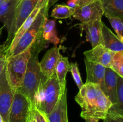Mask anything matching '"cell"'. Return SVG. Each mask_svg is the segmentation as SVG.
I'll use <instances>...</instances> for the list:
<instances>
[{
  "label": "cell",
  "instance_id": "1",
  "mask_svg": "<svg viewBox=\"0 0 123 122\" xmlns=\"http://www.w3.org/2000/svg\"><path fill=\"white\" fill-rule=\"evenodd\" d=\"M75 100L82 108L80 116L103 120L112 104L99 86L85 83L75 96Z\"/></svg>",
  "mask_w": 123,
  "mask_h": 122
},
{
  "label": "cell",
  "instance_id": "2",
  "mask_svg": "<svg viewBox=\"0 0 123 122\" xmlns=\"http://www.w3.org/2000/svg\"><path fill=\"white\" fill-rule=\"evenodd\" d=\"M64 92L61 90L56 73L49 78L42 75L34 97V107L44 114H48L52 111Z\"/></svg>",
  "mask_w": 123,
  "mask_h": 122
},
{
  "label": "cell",
  "instance_id": "3",
  "mask_svg": "<svg viewBox=\"0 0 123 122\" xmlns=\"http://www.w3.org/2000/svg\"><path fill=\"white\" fill-rule=\"evenodd\" d=\"M30 56L31 52L29 47L19 55L7 57L6 75L9 84L14 92L18 91L21 87Z\"/></svg>",
  "mask_w": 123,
  "mask_h": 122
},
{
  "label": "cell",
  "instance_id": "4",
  "mask_svg": "<svg viewBox=\"0 0 123 122\" xmlns=\"http://www.w3.org/2000/svg\"><path fill=\"white\" fill-rule=\"evenodd\" d=\"M38 56V54L37 53L31 52L22 83L18 90L27 97L34 106L35 95L43 75L40 71Z\"/></svg>",
  "mask_w": 123,
  "mask_h": 122
},
{
  "label": "cell",
  "instance_id": "5",
  "mask_svg": "<svg viewBox=\"0 0 123 122\" xmlns=\"http://www.w3.org/2000/svg\"><path fill=\"white\" fill-rule=\"evenodd\" d=\"M48 6L40 9L32 23L20 37L12 51L7 54V57L19 55L31 47L37 34L42 29L44 19L48 17Z\"/></svg>",
  "mask_w": 123,
  "mask_h": 122
},
{
  "label": "cell",
  "instance_id": "6",
  "mask_svg": "<svg viewBox=\"0 0 123 122\" xmlns=\"http://www.w3.org/2000/svg\"><path fill=\"white\" fill-rule=\"evenodd\" d=\"M37 1L38 0H20L16 6L8 24L6 26L8 35L4 44L8 48L16 32L36 8Z\"/></svg>",
  "mask_w": 123,
  "mask_h": 122
},
{
  "label": "cell",
  "instance_id": "7",
  "mask_svg": "<svg viewBox=\"0 0 123 122\" xmlns=\"http://www.w3.org/2000/svg\"><path fill=\"white\" fill-rule=\"evenodd\" d=\"M34 106L30 99L19 91L14 93L8 122H30Z\"/></svg>",
  "mask_w": 123,
  "mask_h": 122
},
{
  "label": "cell",
  "instance_id": "8",
  "mask_svg": "<svg viewBox=\"0 0 123 122\" xmlns=\"http://www.w3.org/2000/svg\"><path fill=\"white\" fill-rule=\"evenodd\" d=\"M14 93V90L7 80L5 66L0 76V114L4 122H8V116Z\"/></svg>",
  "mask_w": 123,
  "mask_h": 122
},
{
  "label": "cell",
  "instance_id": "9",
  "mask_svg": "<svg viewBox=\"0 0 123 122\" xmlns=\"http://www.w3.org/2000/svg\"><path fill=\"white\" fill-rule=\"evenodd\" d=\"M104 14L103 6L100 0L76 8L73 17L82 23H88L95 20H102Z\"/></svg>",
  "mask_w": 123,
  "mask_h": 122
},
{
  "label": "cell",
  "instance_id": "10",
  "mask_svg": "<svg viewBox=\"0 0 123 122\" xmlns=\"http://www.w3.org/2000/svg\"><path fill=\"white\" fill-rule=\"evenodd\" d=\"M60 47L56 46L49 49L39 62L41 73L45 78L50 77L55 72L56 65L62 56L60 53Z\"/></svg>",
  "mask_w": 123,
  "mask_h": 122
},
{
  "label": "cell",
  "instance_id": "11",
  "mask_svg": "<svg viewBox=\"0 0 123 122\" xmlns=\"http://www.w3.org/2000/svg\"><path fill=\"white\" fill-rule=\"evenodd\" d=\"M114 53L100 44L91 50L85 51L84 55L85 59L87 61L100 64L105 68H111L112 57Z\"/></svg>",
  "mask_w": 123,
  "mask_h": 122
},
{
  "label": "cell",
  "instance_id": "12",
  "mask_svg": "<svg viewBox=\"0 0 123 122\" xmlns=\"http://www.w3.org/2000/svg\"><path fill=\"white\" fill-rule=\"evenodd\" d=\"M84 61L87 75L86 83L97 84L103 92L105 89L106 68L102 65L90 62L85 59Z\"/></svg>",
  "mask_w": 123,
  "mask_h": 122
},
{
  "label": "cell",
  "instance_id": "13",
  "mask_svg": "<svg viewBox=\"0 0 123 122\" xmlns=\"http://www.w3.org/2000/svg\"><path fill=\"white\" fill-rule=\"evenodd\" d=\"M102 20H95L88 23H82L79 25L80 29L86 32V39L90 42L92 48L102 44Z\"/></svg>",
  "mask_w": 123,
  "mask_h": 122
},
{
  "label": "cell",
  "instance_id": "14",
  "mask_svg": "<svg viewBox=\"0 0 123 122\" xmlns=\"http://www.w3.org/2000/svg\"><path fill=\"white\" fill-rule=\"evenodd\" d=\"M46 116L48 122H68L67 117V90L59 99L52 111L46 115Z\"/></svg>",
  "mask_w": 123,
  "mask_h": 122
},
{
  "label": "cell",
  "instance_id": "15",
  "mask_svg": "<svg viewBox=\"0 0 123 122\" xmlns=\"http://www.w3.org/2000/svg\"><path fill=\"white\" fill-rule=\"evenodd\" d=\"M118 75L111 68H106L103 93L114 104L117 102V78Z\"/></svg>",
  "mask_w": 123,
  "mask_h": 122
},
{
  "label": "cell",
  "instance_id": "16",
  "mask_svg": "<svg viewBox=\"0 0 123 122\" xmlns=\"http://www.w3.org/2000/svg\"><path fill=\"white\" fill-rule=\"evenodd\" d=\"M102 44L106 49L112 52L123 51V42L103 23L102 28Z\"/></svg>",
  "mask_w": 123,
  "mask_h": 122
},
{
  "label": "cell",
  "instance_id": "17",
  "mask_svg": "<svg viewBox=\"0 0 123 122\" xmlns=\"http://www.w3.org/2000/svg\"><path fill=\"white\" fill-rule=\"evenodd\" d=\"M70 63H69L68 58L61 56L56 65L55 73L62 92L66 90V75L70 71Z\"/></svg>",
  "mask_w": 123,
  "mask_h": 122
},
{
  "label": "cell",
  "instance_id": "18",
  "mask_svg": "<svg viewBox=\"0 0 123 122\" xmlns=\"http://www.w3.org/2000/svg\"><path fill=\"white\" fill-rule=\"evenodd\" d=\"M56 23L54 20H49L48 17H45L42 27V35L46 41L53 43L56 46L60 43V39L57 35Z\"/></svg>",
  "mask_w": 123,
  "mask_h": 122
},
{
  "label": "cell",
  "instance_id": "19",
  "mask_svg": "<svg viewBox=\"0 0 123 122\" xmlns=\"http://www.w3.org/2000/svg\"><path fill=\"white\" fill-rule=\"evenodd\" d=\"M20 0H0V20L6 26Z\"/></svg>",
  "mask_w": 123,
  "mask_h": 122
},
{
  "label": "cell",
  "instance_id": "20",
  "mask_svg": "<svg viewBox=\"0 0 123 122\" xmlns=\"http://www.w3.org/2000/svg\"><path fill=\"white\" fill-rule=\"evenodd\" d=\"M102 2L104 14L123 19V0H100Z\"/></svg>",
  "mask_w": 123,
  "mask_h": 122
},
{
  "label": "cell",
  "instance_id": "21",
  "mask_svg": "<svg viewBox=\"0 0 123 122\" xmlns=\"http://www.w3.org/2000/svg\"><path fill=\"white\" fill-rule=\"evenodd\" d=\"M39 10L40 9H38V8H35V9L32 11V13L30 14V15L28 17L27 19L24 21V22L23 23L22 25L20 26V27L19 28V29L17 31V32H16V33L14 34V37H13L10 44V46L9 47H8L7 53H10L12 51V50L13 49L14 45L16 44V43H18V41L19 40L20 37L22 36V35L24 34V33L27 31L28 29L30 28V26H31V24L32 23V22H33L34 20L36 17L37 16Z\"/></svg>",
  "mask_w": 123,
  "mask_h": 122
},
{
  "label": "cell",
  "instance_id": "22",
  "mask_svg": "<svg viewBox=\"0 0 123 122\" xmlns=\"http://www.w3.org/2000/svg\"><path fill=\"white\" fill-rule=\"evenodd\" d=\"M108 112L123 116V78L119 75L117 78V102L112 105Z\"/></svg>",
  "mask_w": 123,
  "mask_h": 122
},
{
  "label": "cell",
  "instance_id": "23",
  "mask_svg": "<svg viewBox=\"0 0 123 122\" xmlns=\"http://www.w3.org/2000/svg\"><path fill=\"white\" fill-rule=\"evenodd\" d=\"M75 9L67 5L57 4L55 6L51 13V16L55 19H64L70 17L73 15Z\"/></svg>",
  "mask_w": 123,
  "mask_h": 122
},
{
  "label": "cell",
  "instance_id": "24",
  "mask_svg": "<svg viewBox=\"0 0 123 122\" xmlns=\"http://www.w3.org/2000/svg\"><path fill=\"white\" fill-rule=\"evenodd\" d=\"M111 69L123 77V51L114 52L112 57Z\"/></svg>",
  "mask_w": 123,
  "mask_h": 122
},
{
  "label": "cell",
  "instance_id": "25",
  "mask_svg": "<svg viewBox=\"0 0 123 122\" xmlns=\"http://www.w3.org/2000/svg\"><path fill=\"white\" fill-rule=\"evenodd\" d=\"M105 16L110 22L111 25L116 32L117 36L123 42V19L119 17L113 16L109 14H105Z\"/></svg>",
  "mask_w": 123,
  "mask_h": 122
},
{
  "label": "cell",
  "instance_id": "26",
  "mask_svg": "<svg viewBox=\"0 0 123 122\" xmlns=\"http://www.w3.org/2000/svg\"><path fill=\"white\" fill-rule=\"evenodd\" d=\"M70 71L72 73V77L73 78L74 82H75L76 84L78 86L79 90L84 85V83L82 80L81 76L79 73V68H78V63L76 62H74V63H70Z\"/></svg>",
  "mask_w": 123,
  "mask_h": 122
},
{
  "label": "cell",
  "instance_id": "27",
  "mask_svg": "<svg viewBox=\"0 0 123 122\" xmlns=\"http://www.w3.org/2000/svg\"><path fill=\"white\" fill-rule=\"evenodd\" d=\"M8 49V47L4 44L2 45H0V76L6 66Z\"/></svg>",
  "mask_w": 123,
  "mask_h": 122
},
{
  "label": "cell",
  "instance_id": "28",
  "mask_svg": "<svg viewBox=\"0 0 123 122\" xmlns=\"http://www.w3.org/2000/svg\"><path fill=\"white\" fill-rule=\"evenodd\" d=\"M104 122H123V115L108 112L106 116L103 119Z\"/></svg>",
  "mask_w": 123,
  "mask_h": 122
},
{
  "label": "cell",
  "instance_id": "29",
  "mask_svg": "<svg viewBox=\"0 0 123 122\" xmlns=\"http://www.w3.org/2000/svg\"><path fill=\"white\" fill-rule=\"evenodd\" d=\"M32 117L35 120L36 122H48L46 115L36 107H34L33 110Z\"/></svg>",
  "mask_w": 123,
  "mask_h": 122
},
{
  "label": "cell",
  "instance_id": "30",
  "mask_svg": "<svg viewBox=\"0 0 123 122\" xmlns=\"http://www.w3.org/2000/svg\"><path fill=\"white\" fill-rule=\"evenodd\" d=\"M48 2H49V0H38L36 8L40 9L44 6H48Z\"/></svg>",
  "mask_w": 123,
  "mask_h": 122
},
{
  "label": "cell",
  "instance_id": "31",
  "mask_svg": "<svg viewBox=\"0 0 123 122\" xmlns=\"http://www.w3.org/2000/svg\"><path fill=\"white\" fill-rule=\"evenodd\" d=\"M76 1L78 7H80L83 6L88 4H90L91 3V2H94V1H96V0H76ZM78 7H77V8H78Z\"/></svg>",
  "mask_w": 123,
  "mask_h": 122
},
{
  "label": "cell",
  "instance_id": "32",
  "mask_svg": "<svg viewBox=\"0 0 123 122\" xmlns=\"http://www.w3.org/2000/svg\"><path fill=\"white\" fill-rule=\"evenodd\" d=\"M67 6L70 8H74L76 10V8H77V7H78L77 1L76 0H68L67 2Z\"/></svg>",
  "mask_w": 123,
  "mask_h": 122
},
{
  "label": "cell",
  "instance_id": "33",
  "mask_svg": "<svg viewBox=\"0 0 123 122\" xmlns=\"http://www.w3.org/2000/svg\"><path fill=\"white\" fill-rule=\"evenodd\" d=\"M86 122H98L99 119L96 118H92V117H87L84 118Z\"/></svg>",
  "mask_w": 123,
  "mask_h": 122
},
{
  "label": "cell",
  "instance_id": "34",
  "mask_svg": "<svg viewBox=\"0 0 123 122\" xmlns=\"http://www.w3.org/2000/svg\"><path fill=\"white\" fill-rule=\"evenodd\" d=\"M58 1L59 0H49V2H48V9H49L51 6H52L54 4H55L57 1Z\"/></svg>",
  "mask_w": 123,
  "mask_h": 122
},
{
  "label": "cell",
  "instance_id": "35",
  "mask_svg": "<svg viewBox=\"0 0 123 122\" xmlns=\"http://www.w3.org/2000/svg\"><path fill=\"white\" fill-rule=\"evenodd\" d=\"M0 122H4L3 120V118H2V116H1V114H0Z\"/></svg>",
  "mask_w": 123,
  "mask_h": 122
},
{
  "label": "cell",
  "instance_id": "36",
  "mask_svg": "<svg viewBox=\"0 0 123 122\" xmlns=\"http://www.w3.org/2000/svg\"><path fill=\"white\" fill-rule=\"evenodd\" d=\"M30 122H36V121H35V120L34 119L33 117H32V118L31 119V120H30Z\"/></svg>",
  "mask_w": 123,
  "mask_h": 122
},
{
  "label": "cell",
  "instance_id": "37",
  "mask_svg": "<svg viewBox=\"0 0 123 122\" xmlns=\"http://www.w3.org/2000/svg\"><path fill=\"white\" fill-rule=\"evenodd\" d=\"M1 29L0 28V35H1Z\"/></svg>",
  "mask_w": 123,
  "mask_h": 122
}]
</instances>
